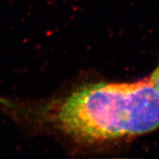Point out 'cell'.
Segmentation results:
<instances>
[{"label":"cell","instance_id":"2","mask_svg":"<svg viewBox=\"0 0 159 159\" xmlns=\"http://www.w3.org/2000/svg\"><path fill=\"white\" fill-rule=\"evenodd\" d=\"M151 80L153 83L154 86L157 89V90L159 91V65L158 67H157V69L153 71V75L151 76Z\"/></svg>","mask_w":159,"mask_h":159},{"label":"cell","instance_id":"1","mask_svg":"<svg viewBox=\"0 0 159 159\" xmlns=\"http://www.w3.org/2000/svg\"><path fill=\"white\" fill-rule=\"evenodd\" d=\"M36 109V120L84 142L131 138L159 128V91L150 77L88 84Z\"/></svg>","mask_w":159,"mask_h":159}]
</instances>
